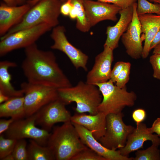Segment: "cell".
<instances>
[{"label": "cell", "instance_id": "cell-1", "mask_svg": "<svg viewBox=\"0 0 160 160\" xmlns=\"http://www.w3.org/2000/svg\"><path fill=\"white\" fill-rule=\"evenodd\" d=\"M25 52L21 67L28 82L57 89L72 86L52 52L40 49L35 43L25 48Z\"/></svg>", "mask_w": 160, "mask_h": 160}, {"label": "cell", "instance_id": "cell-2", "mask_svg": "<svg viewBox=\"0 0 160 160\" xmlns=\"http://www.w3.org/2000/svg\"><path fill=\"white\" fill-rule=\"evenodd\" d=\"M58 98L65 105L75 102L78 113H88L94 115L102 100L98 87L96 85L80 81L74 86L57 89Z\"/></svg>", "mask_w": 160, "mask_h": 160}, {"label": "cell", "instance_id": "cell-3", "mask_svg": "<svg viewBox=\"0 0 160 160\" xmlns=\"http://www.w3.org/2000/svg\"><path fill=\"white\" fill-rule=\"evenodd\" d=\"M47 146L52 151L56 160H71L76 154L87 147L81 140L71 121L54 128Z\"/></svg>", "mask_w": 160, "mask_h": 160}, {"label": "cell", "instance_id": "cell-4", "mask_svg": "<svg viewBox=\"0 0 160 160\" xmlns=\"http://www.w3.org/2000/svg\"><path fill=\"white\" fill-rule=\"evenodd\" d=\"M63 3L59 0H40L31 7L19 23L1 37L0 39L18 31L42 24H47L52 28L58 25Z\"/></svg>", "mask_w": 160, "mask_h": 160}, {"label": "cell", "instance_id": "cell-5", "mask_svg": "<svg viewBox=\"0 0 160 160\" xmlns=\"http://www.w3.org/2000/svg\"><path fill=\"white\" fill-rule=\"evenodd\" d=\"M114 83L109 80L95 85L98 87L102 96L98 111L106 115L110 113L122 112L126 107L133 106L137 98L134 92H128L126 87L120 88Z\"/></svg>", "mask_w": 160, "mask_h": 160}, {"label": "cell", "instance_id": "cell-6", "mask_svg": "<svg viewBox=\"0 0 160 160\" xmlns=\"http://www.w3.org/2000/svg\"><path fill=\"white\" fill-rule=\"evenodd\" d=\"M123 117L122 112L106 115L105 132L98 141L107 148L116 150L124 147L128 136L135 129L125 124Z\"/></svg>", "mask_w": 160, "mask_h": 160}, {"label": "cell", "instance_id": "cell-7", "mask_svg": "<svg viewBox=\"0 0 160 160\" xmlns=\"http://www.w3.org/2000/svg\"><path fill=\"white\" fill-rule=\"evenodd\" d=\"M24 106L26 117L36 113L43 107L58 98L57 89L28 82L22 83Z\"/></svg>", "mask_w": 160, "mask_h": 160}, {"label": "cell", "instance_id": "cell-8", "mask_svg": "<svg viewBox=\"0 0 160 160\" xmlns=\"http://www.w3.org/2000/svg\"><path fill=\"white\" fill-rule=\"evenodd\" d=\"M52 28L47 24H42L18 31L0 39V57L13 50L25 48L36 43L41 36Z\"/></svg>", "mask_w": 160, "mask_h": 160}, {"label": "cell", "instance_id": "cell-9", "mask_svg": "<svg viewBox=\"0 0 160 160\" xmlns=\"http://www.w3.org/2000/svg\"><path fill=\"white\" fill-rule=\"evenodd\" d=\"M35 113L26 118L15 120L4 132L7 138L17 140L29 138L35 140L40 145L47 146L50 135L49 132L36 126Z\"/></svg>", "mask_w": 160, "mask_h": 160}, {"label": "cell", "instance_id": "cell-10", "mask_svg": "<svg viewBox=\"0 0 160 160\" xmlns=\"http://www.w3.org/2000/svg\"><path fill=\"white\" fill-rule=\"evenodd\" d=\"M65 31L63 25H58L53 28L50 36L54 44L51 48L65 53L76 69L81 68L87 71L88 56L69 42L65 34Z\"/></svg>", "mask_w": 160, "mask_h": 160}, {"label": "cell", "instance_id": "cell-11", "mask_svg": "<svg viewBox=\"0 0 160 160\" xmlns=\"http://www.w3.org/2000/svg\"><path fill=\"white\" fill-rule=\"evenodd\" d=\"M65 105L58 98L43 107L35 113L36 125L49 132L55 124L71 121V116Z\"/></svg>", "mask_w": 160, "mask_h": 160}, {"label": "cell", "instance_id": "cell-12", "mask_svg": "<svg viewBox=\"0 0 160 160\" xmlns=\"http://www.w3.org/2000/svg\"><path fill=\"white\" fill-rule=\"evenodd\" d=\"M137 3L133 5V13L132 21L121 38L127 55L132 58L137 59L142 57V46L141 26L137 12Z\"/></svg>", "mask_w": 160, "mask_h": 160}, {"label": "cell", "instance_id": "cell-13", "mask_svg": "<svg viewBox=\"0 0 160 160\" xmlns=\"http://www.w3.org/2000/svg\"><path fill=\"white\" fill-rule=\"evenodd\" d=\"M103 51L95 57L94 65L87 75L88 83L95 85L110 79L113 50L107 46H103Z\"/></svg>", "mask_w": 160, "mask_h": 160}, {"label": "cell", "instance_id": "cell-14", "mask_svg": "<svg viewBox=\"0 0 160 160\" xmlns=\"http://www.w3.org/2000/svg\"><path fill=\"white\" fill-rule=\"evenodd\" d=\"M84 4L87 19L91 28L102 21H117V15L121 9L114 4L98 1L84 0Z\"/></svg>", "mask_w": 160, "mask_h": 160}, {"label": "cell", "instance_id": "cell-15", "mask_svg": "<svg viewBox=\"0 0 160 160\" xmlns=\"http://www.w3.org/2000/svg\"><path fill=\"white\" fill-rule=\"evenodd\" d=\"M136 125L128 136L125 145L118 149L123 156L129 157L130 153L143 148L144 143L147 141H151L152 144L160 145V138L156 134L151 133L145 124L142 122Z\"/></svg>", "mask_w": 160, "mask_h": 160}, {"label": "cell", "instance_id": "cell-16", "mask_svg": "<svg viewBox=\"0 0 160 160\" xmlns=\"http://www.w3.org/2000/svg\"><path fill=\"white\" fill-rule=\"evenodd\" d=\"M82 143L106 160H132V157L121 155L119 150L110 149L104 147L93 136L92 132L80 125L72 123Z\"/></svg>", "mask_w": 160, "mask_h": 160}, {"label": "cell", "instance_id": "cell-17", "mask_svg": "<svg viewBox=\"0 0 160 160\" xmlns=\"http://www.w3.org/2000/svg\"><path fill=\"white\" fill-rule=\"evenodd\" d=\"M120 17L116 24L108 26L106 30L107 38L103 46L114 50L119 46L120 38L127 29L132 19L133 9L132 5L119 11Z\"/></svg>", "mask_w": 160, "mask_h": 160}, {"label": "cell", "instance_id": "cell-18", "mask_svg": "<svg viewBox=\"0 0 160 160\" xmlns=\"http://www.w3.org/2000/svg\"><path fill=\"white\" fill-rule=\"evenodd\" d=\"M32 6L28 3L10 6L1 3L0 6V36L4 35L19 23Z\"/></svg>", "mask_w": 160, "mask_h": 160}, {"label": "cell", "instance_id": "cell-19", "mask_svg": "<svg viewBox=\"0 0 160 160\" xmlns=\"http://www.w3.org/2000/svg\"><path fill=\"white\" fill-rule=\"evenodd\" d=\"M106 116L100 112L94 115L77 113L71 116V121L82 126L91 132L94 137L99 140L105 132Z\"/></svg>", "mask_w": 160, "mask_h": 160}, {"label": "cell", "instance_id": "cell-20", "mask_svg": "<svg viewBox=\"0 0 160 160\" xmlns=\"http://www.w3.org/2000/svg\"><path fill=\"white\" fill-rule=\"evenodd\" d=\"M141 26V36L144 41L142 57L145 59L151 51L152 42L160 29V15L146 14L138 15Z\"/></svg>", "mask_w": 160, "mask_h": 160}, {"label": "cell", "instance_id": "cell-21", "mask_svg": "<svg viewBox=\"0 0 160 160\" xmlns=\"http://www.w3.org/2000/svg\"><path fill=\"white\" fill-rule=\"evenodd\" d=\"M17 66L15 63L9 61L0 62V91L10 97L24 96L23 90L15 89L11 81V75L8 69Z\"/></svg>", "mask_w": 160, "mask_h": 160}, {"label": "cell", "instance_id": "cell-22", "mask_svg": "<svg viewBox=\"0 0 160 160\" xmlns=\"http://www.w3.org/2000/svg\"><path fill=\"white\" fill-rule=\"evenodd\" d=\"M0 117H10L15 120L26 117L24 96L10 97L0 104Z\"/></svg>", "mask_w": 160, "mask_h": 160}, {"label": "cell", "instance_id": "cell-23", "mask_svg": "<svg viewBox=\"0 0 160 160\" xmlns=\"http://www.w3.org/2000/svg\"><path fill=\"white\" fill-rule=\"evenodd\" d=\"M28 160H54L55 156L47 146H44L31 139L27 146Z\"/></svg>", "mask_w": 160, "mask_h": 160}, {"label": "cell", "instance_id": "cell-24", "mask_svg": "<svg viewBox=\"0 0 160 160\" xmlns=\"http://www.w3.org/2000/svg\"><path fill=\"white\" fill-rule=\"evenodd\" d=\"M84 2V0H72L77 15L76 27L80 31L85 33L89 31L91 27L87 19Z\"/></svg>", "mask_w": 160, "mask_h": 160}, {"label": "cell", "instance_id": "cell-25", "mask_svg": "<svg viewBox=\"0 0 160 160\" xmlns=\"http://www.w3.org/2000/svg\"><path fill=\"white\" fill-rule=\"evenodd\" d=\"M159 145L154 144L144 150H138L135 153L132 160H160Z\"/></svg>", "mask_w": 160, "mask_h": 160}, {"label": "cell", "instance_id": "cell-26", "mask_svg": "<svg viewBox=\"0 0 160 160\" xmlns=\"http://www.w3.org/2000/svg\"><path fill=\"white\" fill-rule=\"evenodd\" d=\"M137 12L138 15L155 13L160 15V4L152 3L147 0H137Z\"/></svg>", "mask_w": 160, "mask_h": 160}, {"label": "cell", "instance_id": "cell-27", "mask_svg": "<svg viewBox=\"0 0 160 160\" xmlns=\"http://www.w3.org/2000/svg\"><path fill=\"white\" fill-rule=\"evenodd\" d=\"M17 140L6 137L3 134L0 135V160L12 153Z\"/></svg>", "mask_w": 160, "mask_h": 160}, {"label": "cell", "instance_id": "cell-28", "mask_svg": "<svg viewBox=\"0 0 160 160\" xmlns=\"http://www.w3.org/2000/svg\"><path fill=\"white\" fill-rule=\"evenodd\" d=\"M27 146L25 139L17 140L12 153L15 160H28Z\"/></svg>", "mask_w": 160, "mask_h": 160}, {"label": "cell", "instance_id": "cell-29", "mask_svg": "<svg viewBox=\"0 0 160 160\" xmlns=\"http://www.w3.org/2000/svg\"><path fill=\"white\" fill-rule=\"evenodd\" d=\"M71 160H106L95 152L87 147L74 156Z\"/></svg>", "mask_w": 160, "mask_h": 160}, {"label": "cell", "instance_id": "cell-30", "mask_svg": "<svg viewBox=\"0 0 160 160\" xmlns=\"http://www.w3.org/2000/svg\"><path fill=\"white\" fill-rule=\"evenodd\" d=\"M131 67V63L128 62L126 63L123 70L118 76L116 82V85L120 88L126 87L128 82L130 73Z\"/></svg>", "mask_w": 160, "mask_h": 160}, {"label": "cell", "instance_id": "cell-31", "mask_svg": "<svg viewBox=\"0 0 160 160\" xmlns=\"http://www.w3.org/2000/svg\"><path fill=\"white\" fill-rule=\"evenodd\" d=\"M149 62L153 69V77L160 80V54H153L150 57Z\"/></svg>", "mask_w": 160, "mask_h": 160}, {"label": "cell", "instance_id": "cell-32", "mask_svg": "<svg viewBox=\"0 0 160 160\" xmlns=\"http://www.w3.org/2000/svg\"><path fill=\"white\" fill-rule=\"evenodd\" d=\"M126 62L119 61L115 64L113 69L111 70L110 79L113 83H115L121 71Z\"/></svg>", "mask_w": 160, "mask_h": 160}, {"label": "cell", "instance_id": "cell-33", "mask_svg": "<svg viewBox=\"0 0 160 160\" xmlns=\"http://www.w3.org/2000/svg\"><path fill=\"white\" fill-rule=\"evenodd\" d=\"M98 1L108 3L114 4L120 7L121 9L127 8L135 2L137 0H97Z\"/></svg>", "mask_w": 160, "mask_h": 160}, {"label": "cell", "instance_id": "cell-34", "mask_svg": "<svg viewBox=\"0 0 160 160\" xmlns=\"http://www.w3.org/2000/svg\"><path fill=\"white\" fill-rule=\"evenodd\" d=\"M146 116V111L142 108L135 110L132 114V118L136 124L142 122L145 119Z\"/></svg>", "mask_w": 160, "mask_h": 160}, {"label": "cell", "instance_id": "cell-35", "mask_svg": "<svg viewBox=\"0 0 160 160\" xmlns=\"http://www.w3.org/2000/svg\"><path fill=\"white\" fill-rule=\"evenodd\" d=\"M73 6L72 0H67L61 5L60 8V13L64 16H69Z\"/></svg>", "mask_w": 160, "mask_h": 160}, {"label": "cell", "instance_id": "cell-36", "mask_svg": "<svg viewBox=\"0 0 160 160\" xmlns=\"http://www.w3.org/2000/svg\"><path fill=\"white\" fill-rule=\"evenodd\" d=\"M15 120L11 119L6 120L1 119L0 120V135L4 133L9 128L11 124Z\"/></svg>", "mask_w": 160, "mask_h": 160}, {"label": "cell", "instance_id": "cell-37", "mask_svg": "<svg viewBox=\"0 0 160 160\" xmlns=\"http://www.w3.org/2000/svg\"><path fill=\"white\" fill-rule=\"evenodd\" d=\"M148 129L151 133H155L159 137L160 136V117L154 121L151 127L148 128Z\"/></svg>", "mask_w": 160, "mask_h": 160}, {"label": "cell", "instance_id": "cell-38", "mask_svg": "<svg viewBox=\"0 0 160 160\" xmlns=\"http://www.w3.org/2000/svg\"><path fill=\"white\" fill-rule=\"evenodd\" d=\"M160 43V29L158 31L155 36L151 44L150 47L151 50L158 44Z\"/></svg>", "mask_w": 160, "mask_h": 160}, {"label": "cell", "instance_id": "cell-39", "mask_svg": "<svg viewBox=\"0 0 160 160\" xmlns=\"http://www.w3.org/2000/svg\"><path fill=\"white\" fill-rule=\"evenodd\" d=\"M10 97L0 91V103H2L8 100Z\"/></svg>", "mask_w": 160, "mask_h": 160}, {"label": "cell", "instance_id": "cell-40", "mask_svg": "<svg viewBox=\"0 0 160 160\" xmlns=\"http://www.w3.org/2000/svg\"><path fill=\"white\" fill-rule=\"evenodd\" d=\"M70 18L72 20L76 19L77 17L76 13L74 7L73 6L69 15Z\"/></svg>", "mask_w": 160, "mask_h": 160}, {"label": "cell", "instance_id": "cell-41", "mask_svg": "<svg viewBox=\"0 0 160 160\" xmlns=\"http://www.w3.org/2000/svg\"><path fill=\"white\" fill-rule=\"evenodd\" d=\"M7 5L10 6H16L18 4L16 0H3Z\"/></svg>", "mask_w": 160, "mask_h": 160}, {"label": "cell", "instance_id": "cell-42", "mask_svg": "<svg viewBox=\"0 0 160 160\" xmlns=\"http://www.w3.org/2000/svg\"><path fill=\"white\" fill-rule=\"evenodd\" d=\"M40 0H28L27 1V3L33 6ZM63 3L66 1L67 0H59Z\"/></svg>", "mask_w": 160, "mask_h": 160}, {"label": "cell", "instance_id": "cell-43", "mask_svg": "<svg viewBox=\"0 0 160 160\" xmlns=\"http://www.w3.org/2000/svg\"><path fill=\"white\" fill-rule=\"evenodd\" d=\"M153 49V54H160V43L156 45Z\"/></svg>", "mask_w": 160, "mask_h": 160}, {"label": "cell", "instance_id": "cell-44", "mask_svg": "<svg viewBox=\"0 0 160 160\" xmlns=\"http://www.w3.org/2000/svg\"><path fill=\"white\" fill-rule=\"evenodd\" d=\"M2 160H15V159L12 153L5 157Z\"/></svg>", "mask_w": 160, "mask_h": 160}, {"label": "cell", "instance_id": "cell-45", "mask_svg": "<svg viewBox=\"0 0 160 160\" xmlns=\"http://www.w3.org/2000/svg\"><path fill=\"white\" fill-rule=\"evenodd\" d=\"M151 2H153L155 3H158L160 4V0H148Z\"/></svg>", "mask_w": 160, "mask_h": 160}, {"label": "cell", "instance_id": "cell-46", "mask_svg": "<svg viewBox=\"0 0 160 160\" xmlns=\"http://www.w3.org/2000/svg\"><path fill=\"white\" fill-rule=\"evenodd\" d=\"M18 4H20L23 3L25 1V0H16Z\"/></svg>", "mask_w": 160, "mask_h": 160}]
</instances>
